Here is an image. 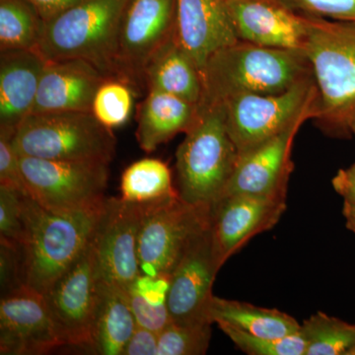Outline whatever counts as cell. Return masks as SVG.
Listing matches in <instances>:
<instances>
[{
    "mask_svg": "<svg viewBox=\"0 0 355 355\" xmlns=\"http://www.w3.org/2000/svg\"><path fill=\"white\" fill-rule=\"evenodd\" d=\"M121 193L128 202L148 205L178 197L173 184L172 172L164 161L144 158L135 161L123 171L121 179Z\"/></svg>",
    "mask_w": 355,
    "mask_h": 355,
    "instance_id": "d4e9b609",
    "label": "cell"
},
{
    "mask_svg": "<svg viewBox=\"0 0 355 355\" xmlns=\"http://www.w3.org/2000/svg\"><path fill=\"white\" fill-rule=\"evenodd\" d=\"M13 146L20 156L110 164L116 154L113 130L92 112L31 114L16 128Z\"/></svg>",
    "mask_w": 355,
    "mask_h": 355,
    "instance_id": "8992f818",
    "label": "cell"
},
{
    "mask_svg": "<svg viewBox=\"0 0 355 355\" xmlns=\"http://www.w3.org/2000/svg\"><path fill=\"white\" fill-rule=\"evenodd\" d=\"M107 77L85 60L46 62L31 114L91 112L96 91Z\"/></svg>",
    "mask_w": 355,
    "mask_h": 355,
    "instance_id": "d6986e66",
    "label": "cell"
},
{
    "mask_svg": "<svg viewBox=\"0 0 355 355\" xmlns=\"http://www.w3.org/2000/svg\"><path fill=\"white\" fill-rule=\"evenodd\" d=\"M225 6L241 41L304 53L307 18L282 0H225Z\"/></svg>",
    "mask_w": 355,
    "mask_h": 355,
    "instance_id": "e0dca14e",
    "label": "cell"
},
{
    "mask_svg": "<svg viewBox=\"0 0 355 355\" xmlns=\"http://www.w3.org/2000/svg\"><path fill=\"white\" fill-rule=\"evenodd\" d=\"M29 1L37 9L44 22H46L84 0H29Z\"/></svg>",
    "mask_w": 355,
    "mask_h": 355,
    "instance_id": "f35d334b",
    "label": "cell"
},
{
    "mask_svg": "<svg viewBox=\"0 0 355 355\" xmlns=\"http://www.w3.org/2000/svg\"><path fill=\"white\" fill-rule=\"evenodd\" d=\"M62 345L43 293L24 284L2 294L0 354H44Z\"/></svg>",
    "mask_w": 355,
    "mask_h": 355,
    "instance_id": "9a60e30c",
    "label": "cell"
},
{
    "mask_svg": "<svg viewBox=\"0 0 355 355\" xmlns=\"http://www.w3.org/2000/svg\"><path fill=\"white\" fill-rule=\"evenodd\" d=\"M0 282L2 294L25 284L20 248L3 242H0Z\"/></svg>",
    "mask_w": 355,
    "mask_h": 355,
    "instance_id": "e575fe53",
    "label": "cell"
},
{
    "mask_svg": "<svg viewBox=\"0 0 355 355\" xmlns=\"http://www.w3.org/2000/svg\"><path fill=\"white\" fill-rule=\"evenodd\" d=\"M102 205L55 212L24 196V234L19 248L26 286L44 295L50 291L90 244Z\"/></svg>",
    "mask_w": 355,
    "mask_h": 355,
    "instance_id": "3957f363",
    "label": "cell"
},
{
    "mask_svg": "<svg viewBox=\"0 0 355 355\" xmlns=\"http://www.w3.org/2000/svg\"><path fill=\"white\" fill-rule=\"evenodd\" d=\"M0 53V128L15 132L32 113L46 60L37 50Z\"/></svg>",
    "mask_w": 355,
    "mask_h": 355,
    "instance_id": "ffe728a7",
    "label": "cell"
},
{
    "mask_svg": "<svg viewBox=\"0 0 355 355\" xmlns=\"http://www.w3.org/2000/svg\"><path fill=\"white\" fill-rule=\"evenodd\" d=\"M144 205L105 200L91 244L100 279L128 288L140 273L137 239Z\"/></svg>",
    "mask_w": 355,
    "mask_h": 355,
    "instance_id": "4fadbf2b",
    "label": "cell"
},
{
    "mask_svg": "<svg viewBox=\"0 0 355 355\" xmlns=\"http://www.w3.org/2000/svg\"><path fill=\"white\" fill-rule=\"evenodd\" d=\"M349 132L352 133V135H354L355 137V114L352 116V118L350 119Z\"/></svg>",
    "mask_w": 355,
    "mask_h": 355,
    "instance_id": "60d3db41",
    "label": "cell"
},
{
    "mask_svg": "<svg viewBox=\"0 0 355 355\" xmlns=\"http://www.w3.org/2000/svg\"><path fill=\"white\" fill-rule=\"evenodd\" d=\"M135 92L130 83L118 77H107L96 91L91 112L105 127H121L130 119Z\"/></svg>",
    "mask_w": 355,
    "mask_h": 355,
    "instance_id": "83f0119b",
    "label": "cell"
},
{
    "mask_svg": "<svg viewBox=\"0 0 355 355\" xmlns=\"http://www.w3.org/2000/svg\"><path fill=\"white\" fill-rule=\"evenodd\" d=\"M222 266L209 220L191 238L170 275L167 307L173 323L214 324L209 318L212 286Z\"/></svg>",
    "mask_w": 355,
    "mask_h": 355,
    "instance_id": "8fae6325",
    "label": "cell"
},
{
    "mask_svg": "<svg viewBox=\"0 0 355 355\" xmlns=\"http://www.w3.org/2000/svg\"><path fill=\"white\" fill-rule=\"evenodd\" d=\"M331 184L345 202L355 205V162L336 173Z\"/></svg>",
    "mask_w": 355,
    "mask_h": 355,
    "instance_id": "74e56055",
    "label": "cell"
},
{
    "mask_svg": "<svg viewBox=\"0 0 355 355\" xmlns=\"http://www.w3.org/2000/svg\"><path fill=\"white\" fill-rule=\"evenodd\" d=\"M211 324H179L171 322L158 335L157 355L207 354L211 338Z\"/></svg>",
    "mask_w": 355,
    "mask_h": 355,
    "instance_id": "f1b7e54d",
    "label": "cell"
},
{
    "mask_svg": "<svg viewBox=\"0 0 355 355\" xmlns=\"http://www.w3.org/2000/svg\"><path fill=\"white\" fill-rule=\"evenodd\" d=\"M200 107L177 96L149 90L137 110V142L153 153L179 133H186L200 118Z\"/></svg>",
    "mask_w": 355,
    "mask_h": 355,
    "instance_id": "44dd1931",
    "label": "cell"
},
{
    "mask_svg": "<svg viewBox=\"0 0 355 355\" xmlns=\"http://www.w3.org/2000/svg\"><path fill=\"white\" fill-rule=\"evenodd\" d=\"M99 286L90 242L76 263L44 294L64 345L92 349Z\"/></svg>",
    "mask_w": 355,
    "mask_h": 355,
    "instance_id": "30bf717a",
    "label": "cell"
},
{
    "mask_svg": "<svg viewBox=\"0 0 355 355\" xmlns=\"http://www.w3.org/2000/svg\"><path fill=\"white\" fill-rule=\"evenodd\" d=\"M128 288L151 305L167 304L168 293L170 289V275H149L140 272Z\"/></svg>",
    "mask_w": 355,
    "mask_h": 355,
    "instance_id": "d590c367",
    "label": "cell"
},
{
    "mask_svg": "<svg viewBox=\"0 0 355 355\" xmlns=\"http://www.w3.org/2000/svg\"><path fill=\"white\" fill-rule=\"evenodd\" d=\"M14 132L0 128V186L8 187L29 196L21 171L19 155L13 146Z\"/></svg>",
    "mask_w": 355,
    "mask_h": 355,
    "instance_id": "d6a6232c",
    "label": "cell"
},
{
    "mask_svg": "<svg viewBox=\"0 0 355 355\" xmlns=\"http://www.w3.org/2000/svg\"><path fill=\"white\" fill-rule=\"evenodd\" d=\"M286 210V198L232 195L210 210V229L222 265L254 236L270 230Z\"/></svg>",
    "mask_w": 355,
    "mask_h": 355,
    "instance_id": "2e32d148",
    "label": "cell"
},
{
    "mask_svg": "<svg viewBox=\"0 0 355 355\" xmlns=\"http://www.w3.org/2000/svg\"><path fill=\"white\" fill-rule=\"evenodd\" d=\"M349 355H355V347L354 349L352 350V352H350Z\"/></svg>",
    "mask_w": 355,
    "mask_h": 355,
    "instance_id": "b9f144b4",
    "label": "cell"
},
{
    "mask_svg": "<svg viewBox=\"0 0 355 355\" xmlns=\"http://www.w3.org/2000/svg\"><path fill=\"white\" fill-rule=\"evenodd\" d=\"M200 112L177 149V191L184 202L211 210L225 195L239 153L226 128L223 105Z\"/></svg>",
    "mask_w": 355,
    "mask_h": 355,
    "instance_id": "277c9868",
    "label": "cell"
},
{
    "mask_svg": "<svg viewBox=\"0 0 355 355\" xmlns=\"http://www.w3.org/2000/svg\"><path fill=\"white\" fill-rule=\"evenodd\" d=\"M314 76L275 94H243L224 102L225 125L239 156L279 135L317 97Z\"/></svg>",
    "mask_w": 355,
    "mask_h": 355,
    "instance_id": "ba28073f",
    "label": "cell"
},
{
    "mask_svg": "<svg viewBox=\"0 0 355 355\" xmlns=\"http://www.w3.org/2000/svg\"><path fill=\"white\" fill-rule=\"evenodd\" d=\"M218 327L238 349L249 355H305L306 342L300 331L282 338H263L249 335L227 324Z\"/></svg>",
    "mask_w": 355,
    "mask_h": 355,
    "instance_id": "f546056e",
    "label": "cell"
},
{
    "mask_svg": "<svg viewBox=\"0 0 355 355\" xmlns=\"http://www.w3.org/2000/svg\"><path fill=\"white\" fill-rule=\"evenodd\" d=\"M209 318L212 323L227 324L249 335L263 338L293 335L301 328L295 318L282 311L217 296L212 298Z\"/></svg>",
    "mask_w": 355,
    "mask_h": 355,
    "instance_id": "cb8c5ba5",
    "label": "cell"
},
{
    "mask_svg": "<svg viewBox=\"0 0 355 355\" xmlns=\"http://www.w3.org/2000/svg\"><path fill=\"white\" fill-rule=\"evenodd\" d=\"M202 74L198 107L222 105L243 94H275L313 76L303 51L258 46L239 40L209 58Z\"/></svg>",
    "mask_w": 355,
    "mask_h": 355,
    "instance_id": "6da1fadb",
    "label": "cell"
},
{
    "mask_svg": "<svg viewBox=\"0 0 355 355\" xmlns=\"http://www.w3.org/2000/svg\"><path fill=\"white\" fill-rule=\"evenodd\" d=\"M43 28L29 0H0V51L36 50Z\"/></svg>",
    "mask_w": 355,
    "mask_h": 355,
    "instance_id": "484cf974",
    "label": "cell"
},
{
    "mask_svg": "<svg viewBox=\"0 0 355 355\" xmlns=\"http://www.w3.org/2000/svg\"><path fill=\"white\" fill-rule=\"evenodd\" d=\"M142 79L148 91L167 93L197 105L202 100V74L175 36L149 60Z\"/></svg>",
    "mask_w": 355,
    "mask_h": 355,
    "instance_id": "7402d4cb",
    "label": "cell"
},
{
    "mask_svg": "<svg viewBox=\"0 0 355 355\" xmlns=\"http://www.w3.org/2000/svg\"><path fill=\"white\" fill-rule=\"evenodd\" d=\"M130 309L132 311L137 326L156 334H160L172 322L167 304L151 305L135 292L127 288Z\"/></svg>",
    "mask_w": 355,
    "mask_h": 355,
    "instance_id": "836d02e7",
    "label": "cell"
},
{
    "mask_svg": "<svg viewBox=\"0 0 355 355\" xmlns=\"http://www.w3.org/2000/svg\"><path fill=\"white\" fill-rule=\"evenodd\" d=\"M317 97L300 112L286 130L253 150L239 156L224 197L248 195L286 198L294 167L291 160L294 139L306 121L316 118Z\"/></svg>",
    "mask_w": 355,
    "mask_h": 355,
    "instance_id": "7c38bea8",
    "label": "cell"
},
{
    "mask_svg": "<svg viewBox=\"0 0 355 355\" xmlns=\"http://www.w3.org/2000/svg\"><path fill=\"white\" fill-rule=\"evenodd\" d=\"M210 210L178 197L144 205L137 254L140 272L171 275L191 237L209 223Z\"/></svg>",
    "mask_w": 355,
    "mask_h": 355,
    "instance_id": "9c48e42d",
    "label": "cell"
},
{
    "mask_svg": "<svg viewBox=\"0 0 355 355\" xmlns=\"http://www.w3.org/2000/svg\"><path fill=\"white\" fill-rule=\"evenodd\" d=\"M343 214L345 219V226L355 234V205L343 202Z\"/></svg>",
    "mask_w": 355,
    "mask_h": 355,
    "instance_id": "ab89813d",
    "label": "cell"
},
{
    "mask_svg": "<svg viewBox=\"0 0 355 355\" xmlns=\"http://www.w3.org/2000/svg\"><path fill=\"white\" fill-rule=\"evenodd\" d=\"M177 0H130L119 35V78L144 77L149 60L175 36Z\"/></svg>",
    "mask_w": 355,
    "mask_h": 355,
    "instance_id": "5bb4252c",
    "label": "cell"
},
{
    "mask_svg": "<svg viewBox=\"0 0 355 355\" xmlns=\"http://www.w3.org/2000/svg\"><path fill=\"white\" fill-rule=\"evenodd\" d=\"M158 334L137 326L123 355H157Z\"/></svg>",
    "mask_w": 355,
    "mask_h": 355,
    "instance_id": "8d00e7d4",
    "label": "cell"
},
{
    "mask_svg": "<svg viewBox=\"0 0 355 355\" xmlns=\"http://www.w3.org/2000/svg\"><path fill=\"white\" fill-rule=\"evenodd\" d=\"M306 18L304 53L318 90L315 123L329 137L349 139L355 114V21Z\"/></svg>",
    "mask_w": 355,
    "mask_h": 355,
    "instance_id": "7a4b0ae2",
    "label": "cell"
},
{
    "mask_svg": "<svg viewBox=\"0 0 355 355\" xmlns=\"http://www.w3.org/2000/svg\"><path fill=\"white\" fill-rule=\"evenodd\" d=\"M28 195L44 209L72 212L95 209L106 200L109 164L20 156Z\"/></svg>",
    "mask_w": 355,
    "mask_h": 355,
    "instance_id": "52a82bcc",
    "label": "cell"
},
{
    "mask_svg": "<svg viewBox=\"0 0 355 355\" xmlns=\"http://www.w3.org/2000/svg\"><path fill=\"white\" fill-rule=\"evenodd\" d=\"M137 328L128 303L127 288L100 279L99 299L92 352L101 355H123Z\"/></svg>",
    "mask_w": 355,
    "mask_h": 355,
    "instance_id": "603a6c76",
    "label": "cell"
},
{
    "mask_svg": "<svg viewBox=\"0 0 355 355\" xmlns=\"http://www.w3.org/2000/svg\"><path fill=\"white\" fill-rule=\"evenodd\" d=\"M304 15L336 21H355V0H282Z\"/></svg>",
    "mask_w": 355,
    "mask_h": 355,
    "instance_id": "1f68e13d",
    "label": "cell"
},
{
    "mask_svg": "<svg viewBox=\"0 0 355 355\" xmlns=\"http://www.w3.org/2000/svg\"><path fill=\"white\" fill-rule=\"evenodd\" d=\"M130 0H84L44 22L36 50L46 62L81 60L118 77L119 35Z\"/></svg>",
    "mask_w": 355,
    "mask_h": 355,
    "instance_id": "5b68a950",
    "label": "cell"
},
{
    "mask_svg": "<svg viewBox=\"0 0 355 355\" xmlns=\"http://www.w3.org/2000/svg\"><path fill=\"white\" fill-rule=\"evenodd\" d=\"M175 38L200 72L214 53L239 41L225 0H177Z\"/></svg>",
    "mask_w": 355,
    "mask_h": 355,
    "instance_id": "ac0fdd59",
    "label": "cell"
},
{
    "mask_svg": "<svg viewBox=\"0 0 355 355\" xmlns=\"http://www.w3.org/2000/svg\"><path fill=\"white\" fill-rule=\"evenodd\" d=\"M305 355H349L355 347V324L318 312L301 324Z\"/></svg>",
    "mask_w": 355,
    "mask_h": 355,
    "instance_id": "4316f807",
    "label": "cell"
},
{
    "mask_svg": "<svg viewBox=\"0 0 355 355\" xmlns=\"http://www.w3.org/2000/svg\"><path fill=\"white\" fill-rule=\"evenodd\" d=\"M19 191L0 186V240L20 246L24 234L23 198Z\"/></svg>",
    "mask_w": 355,
    "mask_h": 355,
    "instance_id": "4dcf8cb0",
    "label": "cell"
}]
</instances>
